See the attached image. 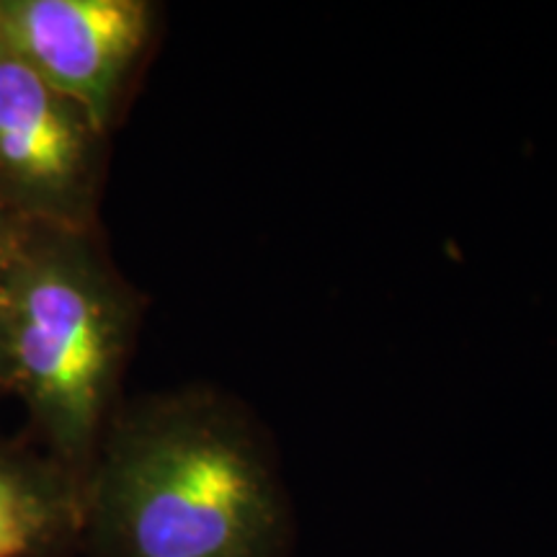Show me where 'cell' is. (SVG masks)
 <instances>
[{
    "label": "cell",
    "mask_w": 557,
    "mask_h": 557,
    "mask_svg": "<svg viewBox=\"0 0 557 557\" xmlns=\"http://www.w3.org/2000/svg\"><path fill=\"white\" fill-rule=\"evenodd\" d=\"M88 557H289L295 511L253 410L218 387L122 403L83 480Z\"/></svg>",
    "instance_id": "6da1fadb"
},
{
    "label": "cell",
    "mask_w": 557,
    "mask_h": 557,
    "mask_svg": "<svg viewBox=\"0 0 557 557\" xmlns=\"http://www.w3.org/2000/svg\"><path fill=\"white\" fill-rule=\"evenodd\" d=\"M109 132L0 50V207L21 225L101 227Z\"/></svg>",
    "instance_id": "3957f363"
},
{
    "label": "cell",
    "mask_w": 557,
    "mask_h": 557,
    "mask_svg": "<svg viewBox=\"0 0 557 557\" xmlns=\"http://www.w3.org/2000/svg\"><path fill=\"white\" fill-rule=\"evenodd\" d=\"M145 305L101 227L21 230L11 259V395L41 451L81 483L122 406Z\"/></svg>",
    "instance_id": "7a4b0ae2"
},
{
    "label": "cell",
    "mask_w": 557,
    "mask_h": 557,
    "mask_svg": "<svg viewBox=\"0 0 557 557\" xmlns=\"http://www.w3.org/2000/svg\"><path fill=\"white\" fill-rule=\"evenodd\" d=\"M21 222H16L11 218L9 212H5L3 207H0V246H9V243L16 240V235L21 233Z\"/></svg>",
    "instance_id": "52a82bcc"
},
{
    "label": "cell",
    "mask_w": 557,
    "mask_h": 557,
    "mask_svg": "<svg viewBox=\"0 0 557 557\" xmlns=\"http://www.w3.org/2000/svg\"><path fill=\"white\" fill-rule=\"evenodd\" d=\"M24 230V227H21ZM21 235V233H18ZM16 235V240H18ZM0 246V395H11V259L13 246Z\"/></svg>",
    "instance_id": "8992f818"
},
{
    "label": "cell",
    "mask_w": 557,
    "mask_h": 557,
    "mask_svg": "<svg viewBox=\"0 0 557 557\" xmlns=\"http://www.w3.org/2000/svg\"><path fill=\"white\" fill-rule=\"evenodd\" d=\"M81 529V480L41 449L0 442V557H65Z\"/></svg>",
    "instance_id": "5b68a950"
},
{
    "label": "cell",
    "mask_w": 557,
    "mask_h": 557,
    "mask_svg": "<svg viewBox=\"0 0 557 557\" xmlns=\"http://www.w3.org/2000/svg\"><path fill=\"white\" fill-rule=\"evenodd\" d=\"M158 37L160 5L150 0H0V50L81 103L109 135Z\"/></svg>",
    "instance_id": "277c9868"
}]
</instances>
